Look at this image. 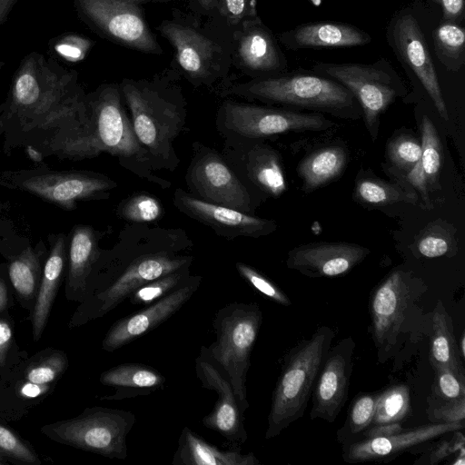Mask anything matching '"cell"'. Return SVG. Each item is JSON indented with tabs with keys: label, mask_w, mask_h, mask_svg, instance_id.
I'll return each mask as SVG.
<instances>
[{
	"label": "cell",
	"mask_w": 465,
	"mask_h": 465,
	"mask_svg": "<svg viewBox=\"0 0 465 465\" xmlns=\"http://www.w3.org/2000/svg\"><path fill=\"white\" fill-rule=\"evenodd\" d=\"M193 241L180 228L126 225L110 250H102L87 282L84 300L68 323L82 326L119 306L141 285L191 267Z\"/></svg>",
	"instance_id": "obj_1"
},
{
	"label": "cell",
	"mask_w": 465,
	"mask_h": 465,
	"mask_svg": "<svg viewBox=\"0 0 465 465\" xmlns=\"http://www.w3.org/2000/svg\"><path fill=\"white\" fill-rule=\"evenodd\" d=\"M121 92L152 169L173 172L180 164L173 143L185 127V104L153 86L132 81L124 82Z\"/></svg>",
	"instance_id": "obj_2"
},
{
	"label": "cell",
	"mask_w": 465,
	"mask_h": 465,
	"mask_svg": "<svg viewBox=\"0 0 465 465\" xmlns=\"http://www.w3.org/2000/svg\"><path fill=\"white\" fill-rule=\"evenodd\" d=\"M334 337L331 327H318L312 337L301 341L284 355L272 397L266 440L280 435L303 416Z\"/></svg>",
	"instance_id": "obj_3"
},
{
	"label": "cell",
	"mask_w": 465,
	"mask_h": 465,
	"mask_svg": "<svg viewBox=\"0 0 465 465\" xmlns=\"http://www.w3.org/2000/svg\"><path fill=\"white\" fill-rule=\"evenodd\" d=\"M87 102L91 120L88 137L90 157L107 153L118 158L123 167L140 178L162 188L169 187V182L153 175L147 152L135 135L118 88L104 86L87 98Z\"/></svg>",
	"instance_id": "obj_4"
},
{
	"label": "cell",
	"mask_w": 465,
	"mask_h": 465,
	"mask_svg": "<svg viewBox=\"0 0 465 465\" xmlns=\"http://www.w3.org/2000/svg\"><path fill=\"white\" fill-rule=\"evenodd\" d=\"M73 72H68L53 58L37 52L24 57L15 71L11 86L12 108L29 116H53L88 109L87 98L73 93Z\"/></svg>",
	"instance_id": "obj_5"
},
{
	"label": "cell",
	"mask_w": 465,
	"mask_h": 465,
	"mask_svg": "<svg viewBox=\"0 0 465 465\" xmlns=\"http://www.w3.org/2000/svg\"><path fill=\"white\" fill-rule=\"evenodd\" d=\"M262 322V313L256 302L226 304L215 312L213 326L216 339L206 347L230 381L243 413L249 408L246 376Z\"/></svg>",
	"instance_id": "obj_6"
},
{
	"label": "cell",
	"mask_w": 465,
	"mask_h": 465,
	"mask_svg": "<svg viewBox=\"0 0 465 465\" xmlns=\"http://www.w3.org/2000/svg\"><path fill=\"white\" fill-rule=\"evenodd\" d=\"M136 422L127 411L88 407L78 416L46 424L41 432L52 440L110 459L127 457V436Z\"/></svg>",
	"instance_id": "obj_7"
},
{
	"label": "cell",
	"mask_w": 465,
	"mask_h": 465,
	"mask_svg": "<svg viewBox=\"0 0 465 465\" xmlns=\"http://www.w3.org/2000/svg\"><path fill=\"white\" fill-rule=\"evenodd\" d=\"M424 282L402 270L391 272L370 296L371 331L375 347L392 349L407 316L425 292Z\"/></svg>",
	"instance_id": "obj_8"
},
{
	"label": "cell",
	"mask_w": 465,
	"mask_h": 465,
	"mask_svg": "<svg viewBox=\"0 0 465 465\" xmlns=\"http://www.w3.org/2000/svg\"><path fill=\"white\" fill-rule=\"evenodd\" d=\"M327 120L319 114H301L256 104L223 102L217 113L216 127L223 136L261 138L289 131L321 130Z\"/></svg>",
	"instance_id": "obj_9"
},
{
	"label": "cell",
	"mask_w": 465,
	"mask_h": 465,
	"mask_svg": "<svg viewBox=\"0 0 465 465\" xmlns=\"http://www.w3.org/2000/svg\"><path fill=\"white\" fill-rule=\"evenodd\" d=\"M234 93L267 102L317 108L348 107L354 98L342 84L305 74L253 81L237 87Z\"/></svg>",
	"instance_id": "obj_10"
},
{
	"label": "cell",
	"mask_w": 465,
	"mask_h": 465,
	"mask_svg": "<svg viewBox=\"0 0 465 465\" xmlns=\"http://www.w3.org/2000/svg\"><path fill=\"white\" fill-rule=\"evenodd\" d=\"M185 175L189 193L205 202L252 214L251 192L216 150L198 142Z\"/></svg>",
	"instance_id": "obj_11"
},
{
	"label": "cell",
	"mask_w": 465,
	"mask_h": 465,
	"mask_svg": "<svg viewBox=\"0 0 465 465\" xmlns=\"http://www.w3.org/2000/svg\"><path fill=\"white\" fill-rule=\"evenodd\" d=\"M223 137L221 154L249 191L252 185L272 197L285 192L281 158L273 148L258 140Z\"/></svg>",
	"instance_id": "obj_12"
},
{
	"label": "cell",
	"mask_w": 465,
	"mask_h": 465,
	"mask_svg": "<svg viewBox=\"0 0 465 465\" xmlns=\"http://www.w3.org/2000/svg\"><path fill=\"white\" fill-rule=\"evenodd\" d=\"M314 70L337 80L358 99L363 109L365 123L374 139L381 114L396 96L391 78L374 66L358 64L318 63Z\"/></svg>",
	"instance_id": "obj_13"
},
{
	"label": "cell",
	"mask_w": 465,
	"mask_h": 465,
	"mask_svg": "<svg viewBox=\"0 0 465 465\" xmlns=\"http://www.w3.org/2000/svg\"><path fill=\"white\" fill-rule=\"evenodd\" d=\"M195 371L201 386L216 391L218 396L213 411L203 418V425L223 436L233 446L244 443L248 438L244 413L230 381L204 346L195 360Z\"/></svg>",
	"instance_id": "obj_14"
},
{
	"label": "cell",
	"mask_w": 465,
	"mask_h": 465,
	"mask_svg": "<svg viewBox=\"0 0 465 465\" xmlns=\"http://www.w3.org/2000/svg\"><path fill=\"white\" fill-rule=\"evenodd\" d=\"M356 343L349 336L331 346L312 391V420L333 422L348 399Z\"/></svg>",
	"instance_id": "obj_15"
},
{
	"label": "cell",
	"mask_w": 465,
	"mask_h": 465,
	"mask_svg": "<svg viewBox=\"0 0 465 465\" xmlns=\"http://www.w3.org/2000/svg\"><path fill=\"white\" fill-rule=\"evenodd\" d=\"M25 191L64 210H74L76 202L107 198L117 183L93 172H51L25 178L20 184Z\"/></svg>",
	"instance_id": "obj_16"
},
{
	"label": "cell",
	"mask_w": 465,
	"mask_h": 465,
	"mask_svg": "<svg viewBox=\"0 0 465 465\" xmlns=\"http://www.w3.org/2000/svg\"><path fill=\"white\" fill-rule=\"evenodd\" d=\"M201 282L202 276L191 274L169 294L117 320L103 339L102 348L108 352L114 351L157 328L192 298Z\"/></svg>",
	"instance_id": "obj_17"
},
{
	"label": "cell",
	"mask_w": 465,
	"mask_h": 465,
	"mask_svg": "<svg viewBox=\"0 0 465 465\" xmlns=\"http://www.w3.org/2000/svg\"><path fill=\"white\" fill-rule=\"evenodd\" d=\"M173 204L184 215L210 227L216 234L227 240L238 237L258 238L272 232L276 228L273 221L205 202L182 188L174 191Z\"/></svg>",
	"instance_id": "obj_18"
},
{
	"label": "cell",
	"mask_w": 465,
	"mask_h": 465,
	"mask_svg": "<svg viewBox=\"0 0 465 465\" xmlns=\"http://www.w3.org/2000/svg\"><path fill=\"white\" fill-rule=\"evenodd\" d=\"M143 0H76L81 13L106 34L137 49L155 52L157 45L142 16Z\"/></svg>",
	"instance_id": "obj_19"
},
{
	"label": "cell",
	"mask_w": 465,
	"mask_h": 465,
	"mask_svg": "<svg viewBox=\"0 0 465 465\" xmlns=\"http://www.w3.org/2000/svg\"><path fill=\"white\" fill-rule=\"evenodd\" d=\"M464 427V421H438L383 437L367 438L342 444V459L349 463L386 461L413 446Z\"/></svg>",
	"instance_id": "obj_20"
},
{
	"label": "cell",
	"mask_w": 465,
	"mask_h": 465,
	"mask_svg": "<svg viewBox=\"0 0 465 465\" xmlns=\"http://www.w3.org/2000/svg\"><path fill=\"white\" fill-rule=\"evenodd\" d=\"M370 250L349 242H312L290 251L287 266L309 277H335L360 263Z\"/></svg>",
	"instance_id": "obj_21"
},
{
	"label": "cell",
	"mask_w": 465,
	"mask_h": 465,
	"mask_svg": "<svg viewBox=\"0 0 465 465\" xmlns=\"http://www.w3.org/2000/svg\"><path fill=\"white\" fill-rule=\"evenodd\" d=\"M394 46L411 68L431 98L440 115L449 119L428 45L417 20L411 15L400 16L392 30Z\"/></svg>",
	"instance_id": "obj_22"
},
{
	"label": "cell",
	"mask_w": 465,
	"mask_h": 465,
	"mask_svg": "<svg viewBox=\"0 0 465 465\" xmlns=\"http://www.w3.org/2000/svg\"><path fill=\"white\" fill-rule=\"evenodd\" d=\"M97 232L89 225L74 226L69 245L65 297L81 302L91 272L101 253Z\"/></svg>",
	"instance_id": "obj_23"
},
{
	"label": "cell",
	"mask_w": 465,
	"mask_h": 465,
	"mask_svg": "<svg viewBox=\"0 0 465 465\" xmlns=\"http://www.w3.org/2000/svg\"><path fill=\"white\" fill-rule=\"evenodd\" d=\"M100 382L114 388V393L100 400L121 401L149 395L164 386L166 378L143 363H121L101 373Z\"/></svg>",
	"instance_id": "obj_24"
},
{
	"label": "cell",
	"mask_w": 465,
	"mask_h": 465,
	"mask_svg": "<svg viewBox=\"0 0 465 465\" xmlns=\"http://www.w3.org/2000/svg\"><path fill=\"white\" fill-rule=\"evenodd\" d=\"M289 47L296 50L316 47H350L371 41L364 31L351 25L336 22H317L302 25L286 36Z\"/></svg>",
	"instance_id": "obj_25"
},
{
	"label": "cell",
	"mask_w": 465,
	"mask_h": 465,
	"mask_svg": "<svg viewBox=\"0 0 465 465\" xmlns=\"http://www.w3.org/2000/svg\"><path fill=\"white\" fill-rule=\"evenodd\" d=\"M66 261V242L64 236H59L53 244L45 262L35 305L31 312L34 341H39L45 329L63 279Z\"/></svg>",
	"instance_id": "obj_26"
},
{
	"label": "cell",
	"mask_w": 465,
	"mask_h": 465,
	"mask_svg": "<svg viewBox=\"0 0 465 465\" xmlns=\"http://www.w3.org/2000/svg\"><path fill=\"white\" fill-rule=\"evenodd\" d=\"M173 465H259L252 452L242 454L239 448L223 450L210 444L184 427L178 440Z\"/></svg>",
	"instance_id": "obj_27"
},
{
	"label": "cell",
	"mask_w": 465,
	"mask_h": 465,
	"mask_svg": "<svg viewBox=\"0 0 465 465\" xmlns=\"http://www.w3.org/2000/svg\"><path fill=\"white\" fill-rule=\"evenodd\" d=\"M161 31L176 50L177 61L184 72L195 78L209 74L214 45L195 30L176 24H166Z\"/></svg>",
	"instance_id": "obj_28"
},
{
	"label": "cell",
	"mask_w": 465,
	"mask_h": 465,
	"mask_svg": "<svg viewBox=\"0 0 465 465\" xmlns=\"http://www.w3.org/2000/svg\"><path fill=\"white\" fill-rule=\"evenodd\" d=\"M431 330L430 361L432 367H449L465 374L454 336L452 319L440 300L433 310Z\"/></svg>",
	"instance_id": "obj_29"
},
{
	"label": "cell",
	"mask_w": 465,
	"mask_h": 465,
	"mask_svg": "<svg viewBox=\"0 0 465 465\" xmlns=\"http://www.w3.org/2000/svg\"><path fill=\"white\" fill-rule=\"evenodd\" d=\"M239 54L243 64L254 71H273L283 65V59L272 35L256 26L241 38Z\"/></svg>",
	"instance_id": "obj_30"
},
{
	"label": "cell",
	"mask_w": 465,
	"mask_h": 465,
	"mask_svg": "<svg viewBox=\"0 0 465 465\" xmlns=\"http://www.w3.org/2000/svg\"><path fill=\"white\" fill-rule=\"evenodd\" d=\"M43 271L40 257L31 247L23 250L9 263L8 275L20 305L32 312Z\"/></svg>",
	"instance_id": "obj_31"
},
{
	"label": "cell",
	"mask_w": 465,
	"mask_h": 465,
	"mask_svg": "<svg viewBox=\"0 0 465 465\" xmlns=\"http://www.w3.org/2000/svg\"><path fill=\"white\" fill-rule=\"evenodd\" d=\"M347 154L341 147L320 149L304 158L298 167L303 189L314 190L339 176L345 167Z\"/></svg>",
	"instance_id": "obj_32"
},
{
	"label": "cell",
	"mask_w": 465,
	"mask_h": 465,
	"mask_svg": "<svg viewBox=\"0 0 465 465\" xmlns=\"http://www.w3.org/2000/svg\"><path fill=\"white\" fill-rule=\"evenodd\" d=\"M440 61L450 70H459L465 62V30L450 21L441 23L432 33Z\"/></svg>",
	"instance_id": "obj_33"
},
{
	"label": "cell",
	"mask_w": 465,
	"mask_h": 465,
	"mask_svg": "<svg viewBox=\"0 0 465 465\" xmlns=\"http://www.w3.org/2000/svg\"><path fill=\"white\" fill-rule=\"evenodd\" d=\"M378 393L361 394L355 398L348 411L344 425L338 430L337 439L341 444L357 440L372 422Z\"/></svg>",
	"instance_id": "obj_34"
},
{
	"label": "cell",
	"mask_w": 465,
	"mask_h": 465,
	"mask_svg": "<svg viewBox=\"0 0 465 465\" xmlns=\"http://www.w3.org/2000/svg\"><path fill=\"white\" fill-rule=\"evenodd\" d=\"M410 409L409 388L404 384L391 386L378 394L371 425L401 423Z\"/></svg>",
	"instance_id": "obj_35"
},
{
	"label": "cell",
	"mask_w": 465,
	"mask_h": 465,
	"mask_svg": "<svg viewBox=\"0 0 465 465\" xmlns=\"http://www.w3.org/2000/svg\"><path fill=\"white\" fill-rule=\"evenodd\" d=\"M356 195L362 203L382 206L398 202L415 203L417 195L401 186L376 179H361L357 183Z\"/></svg>",
	"instance_id": "obj_36"
},
{
	"label": "cell",
	"mask_w": 465,
	"mask_h": 465,
	"mask_svg": "<svg viewBox=\"0 0 465 465\" xmlns=\"http://www.w3.org/2000/svg\"><path fill=\"white\" fill-rule=\"evenodd\" d=\"M116 213L130 223H150L164 215V208L158 198L148 193H137L119 203Z\"/></svg>",
	"instance_id": "obj_37"
},
{
	"label": "cell",
	"mask_w": 465,
	"mask_h": 465,
	"mask_svg": "<svg viewBox=\"0 0 465 465\" xmlns=\"http://www.w3.org/2000/svg\"><path fill=\"white\" fill-rule=\"evenodd\" d=\"M190 268L177 270L141 285L129 295L130 302L146 306L164 297L191 275Z\"/></svg>",
	"instance_id": "obj_38"
},
{
	"label": "cell",
	"mask_w": 465,
	"mask_h": 465,
	"mask_svg": "<svg viewBox=\"0 0 465 465\" xmlns=\"http://www.w3.org/2000/svg\"><path fill=\"white\" fill-rule=\"evenodd\" d=\"M0 460L7 464H42L32 445L3 422H0Z\"/></svg>",
	"instance_id": "obj_39"
},
{
	"label": "cell",
	"mask_w": 465,
	"mask_h": 465,
	"mask_svg": "<svg viewBox=\"0 0 465 465\" xmlns=\"http://www.w3.org/2000/svg\"><path fill=\"white\" fill-rule=\"evenodd\" d=\"M420 163L428 183L434 184L441 165V146L438 132L430 119L424 115L421 121Z\"/></svg>",
	"instance_id": "obj_40"
},
{
	"label": "cell",
	"mask_w": 465,
	"mask_h": 465,
	"mask_svg": "<svg viewBox=\"0 0 465 465\" xmlns=\"http://www.w3.org/2000/svg\"><path fill=\"white\" fill-rule=\"evenodd\" d=\"M7 312H0V378L27 356L16 342L12 319Z\"/></svg>",
	"instance_id": "obj_41"
},
{
	"label": "cell",
	"mask_w": 465,
	"mask_h": 465,
	"mask_svg": "<svg viewBox=\"0 0 465 465\" xmlns=\"http://www.w3.org/2000/svg\"><path fill=\"white\" fill-rule=\"evenodd\" d=\"M435 376L433 392L439 398L446 401L465 397V374L455 370L433 366Z\"/></svg>",
	"instance_id": "obj_42"
},
{
	"label": "cell",
	"mask_w": 465,
	"mask_h": 465,
	"mask_svg": "<svg viewBox=\"0 0 465 465\" xmlns=\"http://www.w3.org/2000/svg\"><path fill=\"white\" fill-rule=\"evenodd\" d=\"M235 268L242 279L268 299L284 306L292 304L288 296L274 282L253 267L238 262Z\"/></svg>",
	"instance_id": "obj_43"
},
{
	"label": "cell",
	"mask_w": 465,
	"mask_h": 465,
	"mask_svg": "<svg viewBox=\"0 0 465 465\" xmlns=\"http://www.w3.org/2000/svg\"><path fill=\"white\" fill-rule=\"evenodd\" d=\"M420 143L411 137L399 136L388 144V155L391 162L406 173L420 161Z\"/></svg>",
	"instance_id": "obj_44"
},
{
	"label": "cell",
	"mask_w": 465,
	"mask_h": 465,
	"mask_svg": "<svg viewBox=\"0 0 465 465\" xmlns=\"http://www.w3.org/2000/svg\"><path fill=\"white\" fill-rule=\"evenodd\" d=\"M92 46V42L81 35L66 34L55 38L52 43L54 54L68 62L83 60Z\"/></svg>",
	"instance_id": "obj_45"
},
{
	"label": "cell",
	"mask_w": 465,
	"mask_h": 465,
	"mask_svg": "<svg viewBox=\"0 0 465 465\" xmlns=\"http://www.w3.org/2000/svg\"><path fill=\"white\" fill-rule=\"evenodd\" d=\"M433 416L442 422L464 421L465 397L446 401L443 405L433 410Z\"/></svg>",
	"instance_id": "obj_46"
},
{
	"label": "cell",
	"mask_w": 465,
	"mask_h": 465,
	"mask_svg": "<svg viewBox=\"0 0 465 465\" xmlns=\"http://www.w3.org/2000/svg\"><path fill=\"white\" fill-rule=\"evenodd\" d=\"M420 253L427 258H435L446 254L449 251L448 242L439 236L427 235L418 242Z\"/></svg>",
	"instance_id": "obj_47"
},
{
	"label": "cell",
	"mask_w": 465,
	"mask_h": 465,
	"mask_svg": "<svg viewBox=\"0 0 465 465\" xmlns=\"http://www.w3.org/2000/svg\"><path fill=\"white\" fill-rule=\"evenodd\" d=\"M464 447V437L461 432H458V435H454L450 441H444L442 444L437 446V448L430 455V464H435L440 461L448 455L459 450Z\"/></svg>",
	"instance_id": "obj_48"
},
{
	"label": "cell",
	"mask_w": 465,
	"mask_h": 465,
	"mask_svg": "<svg viewBox=\"0 0 465 465\" xmlns=\"http://www.w3.org/2000/svg\"><path fill=\"white\" fill-rule=\"evenodd\" d=\"M438 3L446 21H456L463 16L465 0H433Z\"/></svg>",
	"instance_id": "obj_49"
},
{
	"label": "cell",
	"mask_w": 465,
	"mask_h": 465,
	"mask_svg": "<svg viewBox=\"0 0 465 465\" xmlns=\"http://www.w3.org/2000/svg\"><path fill=\"white\" fill-rule=\"evenodd\" d=\"M401 430L402 427L400 422L371 425L359 436L357 440L367 438L389 436Z\"/></svg>",
	"instance_id": "obj_50"
},
{
	"label": "cell",
	"mask_w": 465,
	"mask_h": 465,
	"mask_svg": "<svg viewBox=\"0 0 465 465\" xmlns=\"http://www.w3.org/2000/svg\"><path fill=\"white\" fill-rule=\"evenodd\" d=\"M407 180L420 193L425 201H427L428 180L420 161L407 173Z\"/></svg>",
	"instance_id": "obj_51"
},
{
	"label": "cell",
	"mask_w": 465,
	"mask_h": 465,
	"mask_svg": "<svg viewBox=\"0 0 465 465\" xmlns=\"http://www.w3.org/2000/svg\"><path fill=\"white\" fill-rule=\"evenodd\" d=\"M225 9L232 20H238L244 15L247 0H224Z\"/></svg>",
	"instance_id": "obj_52"
},
{
	"label": "cell",
	"mask_w": 465,
	"mask_h": 465,
	"mask_svg": "<svg viewBox=\"0 0 465 465\" xmlns=\"http://www.w3.org/2000/svg\"><path fill=\"white\" fill-rule=\"evenodd\" d=\"M12 297L5 281L0 278V312H8L12 304Z\"/></svg>",
	"instance_id": "obj_53"
},
{
	"label": "cell",
	"mask_w": 465,
	"mask_h": 465,
	"mask_svg": "<svg viewBox=\"0 0 465 465\" xmlns=\"http://www.w3.org/2000/svg\"><path fill=\"white\" fill-rule=\"evenodd\" d=\"M18 0H0V25L6 20Z\"/></svg>",
	"instance_id": "obj_54"
},
{
	"label": "cell",
	"mask_w": 465,
	"mask_h": 465,
	"mask_svg": "<svg viewBox=\"0 0 465 465\" xmlns=\"http://www.w3.org/2000/svg\"><path fill=\"white\" fill-rule=\"evenodd\" d=\"M25 152L28 157L35 163H40L43 161V155L40 152L35 149L33 146L28 145L25 148Z\"/></svg>",
	"instance_id": "obj_55"
},
{
	"label": "cell",
	"mask_w": 465,
	"mask_h": 465,
	"mask_svg": "<svg viewBox=\"0 0 465 465\" xmlns=\"http://www.w3.org/2000/svg\"><path fill=\"white\" fill-rule=\"evenodd\" d=\"M460 356L462 361L465 359V334L464 331L460 334V341L457 342Z\"/></svg>",
	"instance_id": "obj_56"
},
{
	"label": "cell",
	"mask_w": 465,
	"mask_h": 465,
	"mask_svg": "<svg viewBox=\"0 0 465 465\" xmlns=\"http://www.w3.org/2000/svg\"><path fill=\"white\" fill-rule=\"evenodd\" d=\"M198 1L203 5V7L208 9L213 5L214 0H198Z\"/></svg>",
	"instance_id": "obj_57"
},
{
	"label": "cell",
	"mask_w": 465,
	"mask_h": 465,
	"mask_svg": "<svg viewBox=\"0 0 465 465\" xmlns=\"http://www.w3.org/2000/svg\"><path fill=\"white\" fill-rule=\"evenodd\" d=\"M5 464H7L5 461L0 460V465H5Z\"/></svg>",
	"instance_id": "obj_58"
},
{
	"label": "cell",
	"mask_w": 465,
	"mask_h": 465,
	"mask_svg": "<svg viewBox=\"0 0 465 465\" xmlns=\"http://www.w3.org/2000/svg\"><path fill=\"white\" fill-rule=\"evenodd\" d=\"M1 127H3V124H2V122L0 121V128H1Z\"/></svg>",
	"instance_id": "obj_59"
}]
</instances>
